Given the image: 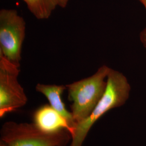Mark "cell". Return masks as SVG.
Instances as JSON below:
<instances>
[{
    "mask_svg": "<svg viewBox=\"0 0 146 146\" xmlns=\"http://www.w3.org/2000/svg\"><path fill=\"white\" fill-rule=\"evenodd\" d=\"M131 90L130 84L124 74L110 68L104 94L90 115L76 125L72 135L70 146H82L95 122L110 110L125 104L129 98Z\"/></svg>",
    "mask_w": 146,
    "mask_h": 146,
    "instance_id": "cell-1",
    "label": "cell"
},
{
    "mask_svg": "<svg viewBox=\"0 0 146 146\" xmlns=\"http://www.w3.org/2000/svg\"><path fill=\"white\" fill-rule=\"evenodd\" d=\"M110 68L101 66L92 76L66 85L70 112L76 125L88 118L104 94Z\"/></svg>",
    "mask_w": 146,
    "mask_h": 146,
    "instance_id": "cell-2",
    "label": "cell"
},
{
    "mask_svg": "<svg viewBox=\"0 0 146 146\" xmlns=\"http://www.w3.org/2000/svg\"><path fill=\"white\" fill-rule=\"evenodd\" d=\"M72 140L66 129L49 132L34 123L8 121L2 125L1 141L7 146H66Z\"/></svg>",
    "mask_w": 146,
    "mask_h": 146,
    "instance_id": "cell-3",
    "label": "cell"
},
{
    "mask_svg": "<svg viewBox=\"0 0 146 146\" xmlns=\"http://www.w3.org/2000/svg\"><path fill=\"white\" fill-rule=\"evenodd\" d=\"M26 22L16 10L0 11V55L20 67Z\"/></svg>",
    "mask_w": 146,
    "mask_h": 146,
    "instance_id": "cell-4",
    "label": "cell"
},
{
    "mask_svg": "<svg viewBox=\"0 0 146 146\" xmlns=\"http://www.w3.org/2000/svg\"><path fill=\"white\" fill-rule=\"evenodd\" d=\"M19 67L0 55V117L25 106L28 98L18 81Z\"/></svg>",
    "mask_w": 146,
    "mask_h": 146,
    "instance_id": "cell-5",
    "label": "cell"
},
{
    "mask_svg": "<svg viewBox=\"0 0 146 146\" xmlns=\"http://www.w3.org/2000/svg\"><path fill=\"white\" fill-rule=\"evenodd\" d=\"M34 123L43 131L52 132L66 129L71 135L73 129L67 120L52 108L50 104L39 107L33 115Z\"/></svg>",
    "mask_w": 146,
    "mask_h": 146,
    "instance_id": "cell-6",
    "label": "cell"
},
{
    "mask_svg": "<svg viewBox=\"0 0 146 146\" xmlns=\"http://www.w3.org/2000/svg\"><path fill=\"white\" fill-rule=\"evenodd\" d=\"M35 89L37 92L43 94L47 98L50 106L67 120L74 133L77 125L76 123L72 113L66 109L61 98L63 92L67 89L66 86L37 84Z\"/></svg>",
    "mask_w": 146,
    "mask_h": 146,
    "instance_id": "cell-7",
    "label": "cell"
},
{
    "mask_svg": "<svg viewBox=\"0 0 146 146\" xmlns=\"http://www.w3.org/2000/svg\"><path fill=\"white\" fill-rule=\"evenodd\" d=\"M31 14L38 20H47L58 6V0H23Z\"/></svg>",
    "mask_w": 146,
    "mask_h": 146,
    "instance_id": "cell-8",
    "label": "cell"
},
{
    "mask_svg": "<svg viewBox=\"0 0 146 146\" xmlns=\"http://www.w3.org/2000/svg\"><path fill=\"white\" fill-rule=\"evenodd\" d=\"M140 38L141 43L146 49V27L141 31Z\"/></svg>",
    "mask_w": 146,
    "mask_h": 146,
    "instance_id": "cell-9",
    "label": "cell"
},
{
    "mask_svg": "<svg viewBox=\"0 0 146 146\" xmlns=\"http://www.w3.org/2000/svg\"><path fill=\"white\" fill-rule=\"evenodd\" d=\"M58 7L61 8H66L68 5V2L69 0H58Z\"/></svg>",
    "mask_w": 146,
    "mask_h": 146,
    "instance_id": "cell-10",
    "label": "cell"
},
{
    "mask_svg": "<svg viewBox=\"0 0 146 146\" xmlns=\"http://www.w3.org/2000/svg\"><path fill=\"white\" fill-rule=\"evenodd\" d=\"M144 6L146 11V0H138Z\"/></svg>",
    "mask_w": 146,
    "mask_h": 146,
    "instance_id": "cell-11",
    "label": "cell"
}]
</instances>
